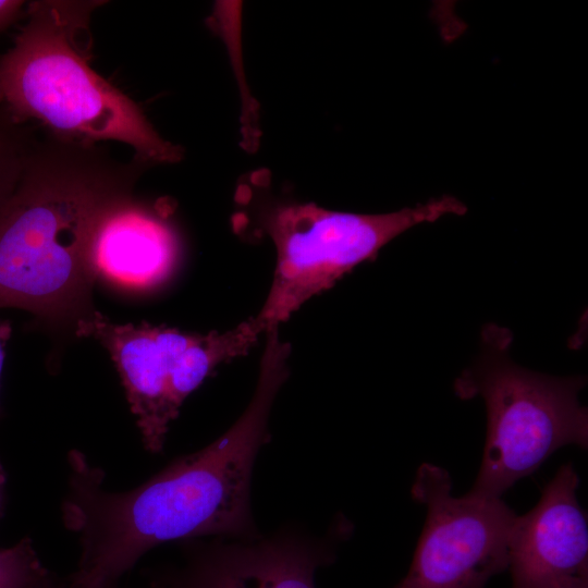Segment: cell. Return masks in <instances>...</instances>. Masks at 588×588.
Segmentation results:
<instances>
[{
    "label": "cell",
    "instance_id": "obj_1",
    "mask_svg": "<svg viewBox=\"0 0 588 588\" xmlns=\"http://www.w3.org/2000/svg\"><path fill=\"white\" fill-rule=\"evenodd\" d=\"M289 376L284 362L265 357L243 415L206 448L174 460L143 485L112 492L105 473L83 452L68 456L64 526L78 536L79 558L69 588H111L150 549L205 536L254 539L250 482L268 441L274 397Z\"/></svg>",
    "mask_w": 588,
    "mask_h": 588
},
{
    "label": "cell",
    "instance_id": "obj_2",
    "mask_svg": "<svg viewBox=\"0 0 588 588\" xmlns=\"http://www.w3.org/2000/svg\"><path fill=\"white\" fill-rule=\"evenodd\" d=\"M145 167L113 159L96 144L46 132L0 205V308H19L57 328L90 317L97 280L88 259L103 209L133 192Z\"/></svg>",
    "mask_w": 588,
    "mask_h": 588
},
{
    "label": "cell",
    "instance_id": "obj_3",
    "mask_svg": "<svg viewBox=\"0 0 588 588\" xmlns=\"http://www.w3.org/2000/svg\"><path fill=\"white\" fill-rule=\"evenodd\" d=\"M102 1H32L13 47L0 57V105L63 139L130 145L137 163H175L183 150L90 65L89 21Z\"/></svg>",
    "mask_w": 588,
    "mask_h": 588
},
{
    "label": "cell",
    "instance_id": "obj_4",
    "mask_svg": "<svg viewBox=\"0 0 588 588\" xmlns=\"http://www.w3.org/2000/svg\"><path fill=\"white\" fill-rule=\"evenodd\" d=\"M512 342L510 329L486 324L480 356L453 384L460 399L480 396L486 405L482 461L468 491L477 497L501 498L562 446L588 448V411L578 400L586 377L520 367L509 356Z\"/></svg>",
    "mask_w": 588,
    "mask_h": 588
},
{
    "label": "cell",
    "instance_id": "obj_5",
    "mask_svg": "<svg viewBox=\"0 0 588 588\" xmlns=\"http://www.w3.org/2000/svg\"><path fill=\"white\" fill-rule=\"evenodd\" d=\"M466 211L450 195L378 215L332 211L315 204L278 207L266 222L277 250L275 270L257 318L266 331L278 328L310 297L330 289L359 264L376 259L396 236L415 225Z\"/></svg>",
    "mask_w": 588,
    "mask_h": 588
},
{
    "label": "cell",
    "instance_id": "obj_6",
    "mask_svg": "<svg viewBox=\"0 0 588 588\" xmlns=\"http://www.w3.org/2000/svg\"><path fill=\"white\" fill-rule=\"evenodd\" d=\"M261 333L254 318L225 332L197 334L147 322L114 323L98 310L74 331L108 351L150 453L162 451L185 399L218 365L247 354Z\"/></svg>",
    "mask_w": 588,
    "mask_h": 588
},
{
    "label": "cell",
    "instance_id": "obj_7",
    "mask_svg": "<svg viewBox=\"0 0 588 588\" xmlns=\"http://www.w3.org/2000/svg\"><path fill=\"white\" fill-rule=\"evenodd\" d=\"M427 510L406 576L394 588H486L509 567L517 514L501 498L452 494L446 469L422 463L411 489Z\"/></svg>",
    "mask_w": 588,
    "mask_h": 588
},
{
    "label": "cell",
    "instance_id": "obj_8",
    "mask_svg": "<svg viewBox=\"0 0 588 588\" xmlns=\"http://www.w3.org/2000/svg\"><path fill=\"white\" fill-rule=\"evenodd\" d=\"M335 558L328 538L294 531L219 541L192 547L180 566L151 572L147 588H316L317 571Z\"/></svg>",
    "mask_w": 588,
    "mask_h": 588
},
{
    "label": "cell",
    "instance_id": "obj_9",
    "mask_svg": "<svg viewBox=\"0 0 588 588\" xmlns=\"http://www.w3.org/2000/svg\"><path fill=\"white\" fill-rule=\"evenodd\" d=\"M578 486L573 464H563L537 504L516 516L509 540L512 588H560L588 574V524Z\"/></svg>",
    "mask_w": 588,
    "mask_h": 588
},
{
    "label": "cell",
    "instance_id": "obj_10",
    "mask_svg": "<svg viewBox=\"0 0 588 588\" xmlns=\"http://www.w3.org/2000/svg\"><path fill=\"white\" fill-rule=\"evenodd\" d=\"M180 242L161 205L133 192L112 200L98 217L88 246L95 278L130 289H150L174 269Z\"/></svg>",
    "mask_w": 588,
    "mask_h": 588
},
{
    "label": "cell",
    "instance_id": "obj_11",
    "mask_svg": "<svg viewBox=\"0 0 588 588\" xmlns=\"http://www.w3.org/2000/svg\"><path fill=\"white\" fill-rule=\"evenodd\" d=\"M36 140L28 123L19 122L0 105V205L14 191Z\"/></svg>",
    "mask_w": 588,
    "mask_h": 588
},
{
    "label": "cell",
    "instance_id": "obj_12",
    "mask_svg": "<svg viewBox=\"0 0 588 588\" xmlns=\"http://www.w3.org/2000/svg\"><path fill=\"white\" fill-rule=\"evenodd\" d=\"M58 581L41 562L30 537L0 548V588H53Z\"/></svg>",
    "mask_w": 588,
    "mask_h": 588
},
{
    "label": "cell",
    "instance_id": "obj_13",
    "mask_svg": "<svg viewBox=\"0 0 588 588\" xmlns=\"http://www.w3.org/2000/svg\"><path fill=\"white\" fill-rule=\"evenodd\" d=\"M25 2L21 0H0V32L7 29L21 16Z\"/></svg>",
    "mask_w": 588,
    "mask_h": 588
},
{
    "label": "cell",
    "instance_id": "obj_14",
    "mask_svg": "<svg viewBox=\"0 0 588 588\" xmlns=\"http://www.w3.org/2000/svg\"><path fill=\"white\" fill-rule=\"evenodd\" d=\"M12 332L11 323L7 320L0 319V385H1V377L7 355V344L10 340ZM0 413H1V406H0Z\"/></svg>",
    "mask_w": 588,
    "mask_h": 588
},
{
    "label": "cell",
    "instance_id": "obj_15",
    "mask_svg": "<svg viewBox=\"0 0 588 588\" xmlns=\"http://www.w3.org/2000/svg\"><path fill=\"white\" fill-rule=\"evenodd\" d=\"M560 588H588V574L574 577L564 583Z\"/></svg>",
    "mask_w": 588,
    "mask_h": 588
},
{
    "label": "cell",
    "instance_id": "obj_16",
    "mask_svg": "<svg viewBox=\"0 0 588 588\" xmlns=\"http://www.w3.org/2000/svg\"><path fill=\"white\" fill-rule=\"evenodd\" d=\"M5 483H7V475L0 461V518L3 515Z\"/></svg>",
    "mask_w": 588,
    "mask_h": 588
},
{
    "label": "cell",
    "instance_id": "obj_17",
    "mask_svg": "<svg viewBox=\"0 0 588 588\" xmlns=\"http://www.w3.org/2000/svg\"><path fill=\"white\" fill-rule=\"evenodd\" d=\"M53 588H69V587H68L66 583H61L59 580L58 584ZM111 588H118V587L115 586V587H111Z\"/></svg>",
    "mask_w": 588,
    "mask_h": 588
}]
</instances>
